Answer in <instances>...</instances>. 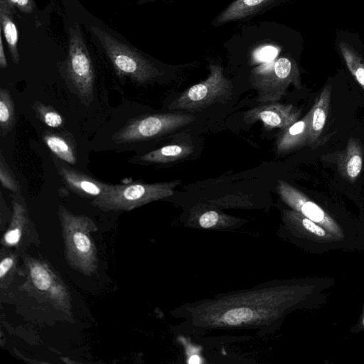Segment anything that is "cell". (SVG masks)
<instances>
[{"label":"cell","mask_w":364,"mask_h":364,"mask_svg":"<svg viewBox=\"0 0 364 364\" xmlns=\"http://www.w3.org/2000/svg\"><path fill=\"white\" fill-rule=\"evenodd\" d=\"M247 124L260 122L268 129H284L296 122L300 110L293 105L269 102L247 110L243 115Z\"/></svg>","instance_id":"10"},{"label":"cell","mask_w":364,"mask_h":364,"mask_svg":"<svg viewBox=\"0 0 364 364\" xmlns=\"http://www.w3.org/2000/svg\"><path fill=\"white\" fill-rule=\"evenodd\" d=\"M55 165L63 182L73 193L88 198H95L102 193L105 183L58 161H55Z\"/></svg>","instance_id":"11"},{"label":"cell","mask_w":364,"mask_h":364,"mask_svg":"<svg viewBox=\"0 0 364 364\" xmlns=\"http://www.w3.org/2000/svg\"><path fill=\"white\" fill-rule=\"evenodd\" d=\"M363 165V149L360 142L355 138L349 139L345 150L337 159V166L341 174L354 182L360 176Z\"/></svg>","instance_id":"14"},{"label":"cell","mask_w":364,"mask_h":364,"mask_svg":"<svg viewBox=\"0 0 364 364\" xmlns=\"http://www.w3.org/2000/svg\"><path fill=\"white\" fill-rule=\"evenodd\" d=\"M277 191L286 204L304 217L316 223L326 218L324 211L318 205L289 183L278 181Z\"/></svg>","instance_id":"12"},{"label":"cell","mask_w":364,"mask_h":364,"mask_svg":"<svg viewBox=\"0 0 364 364\" xmlns=\"http://www.w3.org/2000/svg\"><path fill=\"white\" fill-rule=\"evenodd\" d=\"M287 293L284 285L272 280L185 304L173 312L181 320L174 331L194 338L246 331L254 336L271 334L284 313Z\"/></svg>","instance_id":"1"},{"label":"cell","mask_w":364,"mask_h":364,"mask_svg":"<svg viewBox=\"0 0 364 364\" xmlns=\"http://www.w3.org/2000/svg\"><path fill=\"white\" fill-rule=\"evenodd\" d=\"M43 140L50 151L59 159L74 165L77 162L76 149L73 139L68 134L46 131Z\"/></svg>","instance_id":"16"},{"label":"cell","mask_w":364,"mask_h":364,"mask_svg":"<svg viewBox=\"0 0 364 364\" xmlns=\"http://www.w3.org/2000/svg\"><path fill=\"white\" fill-rule=\"evenodd\" d=\"M14 260L12 257L8 256L3 258L0 262V278L3 279L7 273L14 267Z\"/></svg>","instance_id":"30"},{"label":"cell","mask_w":364,"mask_h":364,"mask_svg":"<svg viewBox=\"0 0 364 364\" xmlns=\"http://www.w3.org/2000/svg\"><path fill=\"white\" fill-rule=\"evenodd\" d=\"M278 50L274 46H267L259 48L255 52L254 57L256 60L262 62H267L275 58Z\"/></svg>","instance_id":"27"},{"label":"cell","mask_w":364,"mask_h":364,"mask_svg":"<svg viewBox=\"0 0 364 364\" xmlns=\"http://www.w3.org/2000/svg\"><path fill=\"white\" fill-rule=\"evenodd\" d=\"M250 81L257 90V101L259 103L279 101L290 85L301 87L298 66L288 57L264 62L252 70Z\"/></svg>","instance_id":"4"},{"label":"cell","mask_w":364,"mask_h":364,"mask_svg":"<svg viewBox=\"0 0 364 364\" xmlns=\"http://www.w3.org/2000/svg\"><path fill=\"white\" fill-rule=\"evenodd\" d=\"M331 98V85H326L317 97L310 112L309 145H313L321 136L328 117Z\"/></svg>","instance_id":"15"},{"label":"cell","mask_w":364,"mask_h":364,"mask_svg":"<svg viewBox=\"0 0 364 364\" xmlns=\"http://www.w3.org/2000/svg\"><path fill=\"white\" fill-rule=\"evenodd\" d=\"M276 0H235L218 17V24L243 18L264 8Z\"/></svg>","instance_id":"19"},{"label":"cell","mask_w":364,"mask_h":364,"mask_svg":"<svg viewBox=\"0 0 364 364\" xmlns=\"http://www.w3.org/2000/svg\"><path fill=\"white\" fill-rule=\"evenodd\" d=\"M66 80L78 98L87 105L93 100L95 73L91 57L80 26L75 23L69 29V48L64 62Z\"/></svg>","instance_id":"5"},{"label":"cell","mask_w":364,"mask_h":364,"mask_svg":"<svg viewBox=\"0 0 364 364\" xmlns=\"http://www.w3.org/2000/svg\"><path fill=\"white\" fill-rule=\"evenodd\" d=\"M180 180L145 183H105L102 193L92 205L103 210H130L146 203L171 197Z\"/></svg>","instance_id":"2"},{"label":"cell","mask_w":364,"mask_h":364,"mask_svg":"<svg viewBox=\"0 0 364 364\" xmlns=\"http://www.w3.org/2000/svg\"><path fill=\"white\" fill-rule=\"evenodd\" d=\"M193 152V146L186 143H175L151 151L139 157L141 163L166 164L184 159Z\"/></svg>","instance_id":"17"},{"label":"cell","mask_w":364,"mask_h":364,"mask_svg":"<svg viewBox=\"0 0 364 364\" xmlns=\"http://www.w3.org/2000/svg\"><path fill=\"white\" fill-rule=\"evenodd\" d=\"M8 66L7 60L4 53L2 36H0V67L2 69L6 68Z\"/></svg>","instance_id":"31"},{"label":"cell","mask_w":364,"mask_h":364,"mask_svg":"<svg viewBox=\"0 0 364 364\" xmlns=\"http://www.w3.org/2000/svg\"><path fill=\"white\" fill-rule=\"evenodd\" d=\"M26 220V210L18 201H13V215L10 228L4 236L6 245H15L18 243L22 235V228Z\"/></svg>","instance_id":"23"},{"label":"cell","mask_w":364,"mask_h":364,"mask_svg":"<svg viewBox=\"0 0 364 364\" xmlns=\"http://www.w3.org/2000/svg\"><path fill=\"white\" fill-rule=\"evenodd\" d=\"M363 325H364V318H363Z\"/></svg>","instance_id":"32"},{"label":"cell","mask_w":364,"mask_h":364,"mask_svg":"<svg viewBox=\"0 0 364 364\" xmlns=\"http://www.w3.org/2000/svg\"><path fill=\"white\" fill-rule=\"evenodd\" d=\"M59 215L69 260L81 271L91 272L96 261L95 248L88 233L92 221L85 216L72 214L63 206H60Z\"/></svg>","instance_id":"8"},{"label":"cell","mask_w":364,"mask_h":364,"mask_svg":"<svg viewBox=\"0 0 364 364\" xmlns=\"http://www.w3.org/2000/svg\"><path fill=\"white\" fill-rule=\"evenodd\" d=\"M0 182L3 188L15 193H19L21 186L8 166L2 151L0 152Z\"/></svg>","instance_id":"26"},{"label":"cell","mask_w":364,"mask_h":364,"mask_svg":"<svg viewBox=\"0 0 364 364\" xmlns=\"http://www.w3.org/2000/svg\"><path fill=\"white\" fill-rule=\"evenodd\" d=\"M310 112L302 119L282 129L276 141L279 154H285L309 144Z\"/></svg>","instance_id":"13"},{"label":"cell","mask_w":364,"mask_h":364,"mask_svg":"<svg viewBox=\"0 0 364 364\" xmlns=\"http://www.w3.org/2000/svg\"><path fill=\"white\" fill-rule=\"evenodd\" d=\"M196 119L189 113H163L141 116L128 122L112 139L125 144L154 139L178 129Z\"/></svg>","instance_id":"7"},{"label":"cell","mask_w":364,"mask_h":364,"mask_svg":"<svg viewBox=\"0 0 364 364\" xmlns=\"http://www.w3.org/2000/svg\"><path fill=\"white\" fill-rule=\"evenodd\" d=\"M32 107L36 116L48 127L59 128L63 125V117L53 107L38 101L36 102Z\"/></svg>","instance_id":"24"},{"label":"cell","mask_w":364,"mask_h":364,"mask_svg":"<svg viewBox=\"0 0 364 364\" xmlns=\"http://www.w3.org/2000/svg\"><path fill=\"white\" fill-rule=\"evenodd\" d=\"M182 222L184 226L191 228L230 231L242 228L248 220L198 201L188 208Z\"/></svg>","instance_id":"9"},{"label":"cell","mask_w":364,"mask_h":364,"mask_svg":"<svg viewBox=\"0 0 364 364\" xmlns=\"http://www.w3.org/2000/svg\"><path fill=\"white\" fill-rule=\"evenodd\" d=\"M30 276L35 287L40 291H48L53 282L49 271L41 264L33 262L30 266Z\"/></svg>","instance_id":"25"},{"label":"cell","mask_w":364,"mask_h":364,"mask_svg":"<svg viewBox=\"0 0 364 364\" xmlns=\"http://www.w3.org/2000/svg\"><path fill=\"white\" fill-rule=\"evenodd\" d=\"M14 8L6 1L0 0V23L2 33L8 45L13 62L18 64L20 60L18 48V34L14 21Z\"/></svg>","instance_id":"18"},{"label":"cell","mask_w":364,"mask_h":364,"mask_svg":"<svg viewBox=\"0 0 364 364\" xmlns=\"http://www.w3.org/2000/svg\"><path fill=\"white\" fill-rule=\"evenodd\" d=\"M199 201L221 210L227 208H253L255 205V202L252 201L250 196L241 193Z\"/></svg>","instance_id":"22"},{"label":"cell","mask_w":364,"mask_h":364,"mask_svg":"<svg viewBox=\"0 0 364 364\" xmlns=\"http://www.w3.org/2000/svg\"><path fill=\"white\" fill-rule=\"evenodd\" d=\"M208 77L182 92L168 105L170 110L199 111L216 103H224L232 94L233 85L219 65H209Z\"/></svg>","instance_id":"6"},{"label":"cell","mask_w":364,"mask_h":364,"mask_svg":"<svg viewBox=\"0 0 364 364\" xmlns=\"http://www.w3.org/2000/svg\"><path fill=\"white\" fill-rule=\"evenodd\" d=\"M299 220L302 226L308 231L318 235L324 236L326 232L321 227L318 226L315 222L304 217V215H299Z\"/></svg>","instance_id":"29"},{"label":"cell","mask_w":364,"mask_h":364,"mask_svg":"<svg viewBox=\"0 0 364 364\" xmlns=\"http://www.w3.org/2000/svg\"><path fill=\"white\" fill-rule=\"evenodd\" d=\"M338 47L348 70L364 90L363 59L348 43L340 41Z\"/></svg>","instance_id":"20"},{"label":"cell","mask_w":364,"mask_h":364,"mask_svg":"<svg viewBox=\"0 0 364 364\" xmlns=\"http://www.w3.org/2000/svg\"><path fill=\"white\" fill-rule=\"evenodd\" d=\"M11 7L16 8L25 14L33 12L35 9L34 0H6Z\"/></svg>","instance_id":"28"},{"label":"cell","mask_w":364,"mask_h":364,"mask_svg":"<svg viewBox=\"0 0 364 364\" xmlns=\"http://www.w3.org/2000/svg\"><path fill=\"white\" fill-rule=\"evenodd\" d=\"M90 30L97 38L119 76L145 84L163 74L136 49L122 43L105 30L96 26H91Z\"/></svg>","instance_id":"3"},{"label":"cell","mask_w":364,"mask_h":364,"mask_svg":"<svg viewBox=\"0 0 364 364\" xmlns=\"http://www.w3.org/2000/svg\"><path fill=\"white\" fill-rule=\"evenodd\" d=\"M16 115L14 103L9 91L6 88L0 90V134L6 136L14 127Z\"/></svg>","instance_id":"21"}]
</instances>
